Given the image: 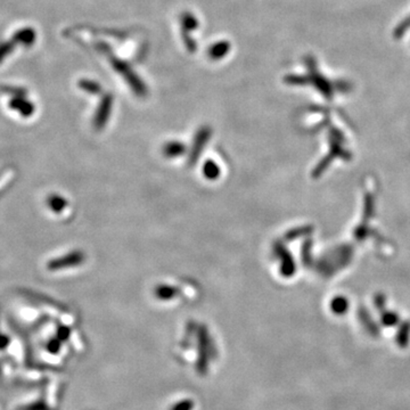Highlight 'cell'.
Returning a JSON list of instances; mask_svg holds the SVG:
<instances>
[{
	"mask_svg": "<svg viewBox=\"0 0 410 410\" xmlns=\"http://www.w3.org/2000/svg\"><path fill=\"white\" fill-rule=\"evenodd\" d=\"M210 137H211V130L209 128H202L201 130L198 131L196 134L195 138H194L193 141V146L191 151H189V155H188V164L189 165H194L196 163V161L198 160L199 155L204 150L205 145L210 139Z\"/></svg>",
	"mask_w": 410,
	"mask_h": 410,
	"instance_id": "1",
	"label": "cell"
},
{
	"mask_svg": "<svg viewBox=\"0 0 410 410\" xmlns=\"http://www.w3.org/2000/svg\"><path fill=\"white\" fill-rule=\"evenodd\" d=\"M275 250L277 255L279 256V259L282 260V275L284 276L292 275L294 266H293V261L290 257V254L287 253L282 245H277Z\"/></svg>",
	"mask_w": 410,
	"mask_h": 410,
	"instance_id": "2",
	"label": "cell"
},
{
	"mask_svg": "<svg viewBox=\"0 0 410 410\" xmlns=\"http://www.w3.org/2000/svg\"><path fill=\"white\" fill-rule=\"evenodd\" d=\"M186 152V147L183 144L179 143V141H171V143H167L164 147H163V154L164 156L169 157V159H173V157H179Z\"/></svg>",
	"mask_w": 410,
	"mask_h": 410,
	"instance_id": "3",
	"label": "cell"
},
{
	"mask_svg": "<svg viewBox=\"0 0 410 410\" xmlns=\"http://www.w3.org/2000/svg\"><path fill=\"white\" fill-rule=\"evenodd\" d=\"M203 173L205 178H208L210 180H214L220 176V167L218 164L213 161H207L204 163L203 166Z\"/></svg>",
	"mask_w": 410,
	"mask_h": 410,
	"instance_id": "4",
	"label": "cell"
},
{
	"mask_svg": "<svg viewBox=\"0 0 410 410\" xmlns=\"http://www.w3.org/2000/svg\"><path fill=\"white\" fill-rule=\"evenodd\" d=\"M177 288L170 285H159L155 290V295L161 300H170L177 295Z\"/></svg>",
	"mask_w": 410,
	"mask_h": 410,
	"instance_id": "5",
	"label": "cell"
}]
</instances>
